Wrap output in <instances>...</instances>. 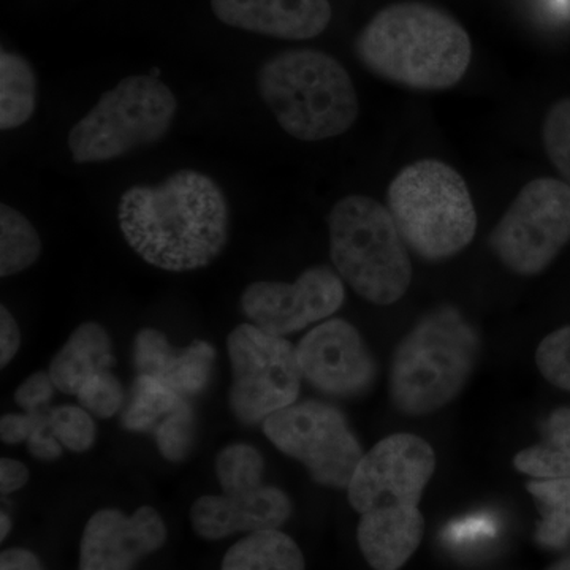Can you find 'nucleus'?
I'll return each mask as SVG.
<instances>
[{"mask_svg":"<svg viewBox=\"0 0 570 570\" xmlns=\"http://www.w3.org/2000/svg\"><path fill=\"white\" fill-rule=\"evenodd\" d=\"M174 351L160 330L142 328L134 340V365L142 376L159 377Z\"/></svg>","mask_w":570,"mask_h":570,"instance_id":"32","label":"nucleus"},{"mask_svg":"<svg viewBox=\"0 0 570 570\" xmlns=\"http://www.w3.org/2000/svg\"><path fill=\"white\" fill-rule=\"evenodd\" d=\"M111 365L112 344L107 328L86 322L71 333L66 346L51 360L48 373L59 392L77 395L86 381L110 371Z\"/></svg>","mask_w":570,"mask_h":570,"instance_id":"18","label":"nucleus"},{"mask_svg":"<svg viewBox=\"0 0 570 570\" xmlns=\"http://www.w3.org/2000/svg\"><path fill=\"white\" fill-rule=\"evenodd\" d=\"M29 468L21 461L2 459L0 461V491L11 494L28 483Z\"/></svg>","mask_w":570,"mask_h":570,"instance_id":"38","label":"nucleus"},{"mask_svg":"<svg viewBox=\"0 0 570 570\" xmlns=\"http://www.w3.org/2000/svg\"><path fill=\"white\" fill-rule=\"evenodd\" d=\"M387 208L409 249L438 262L466 249L478 213L463 176L436 159L407 165L390 184Z\"/></svg>","mask_w":570,"mask_h":570,"instance_id":"5","label":"nucleus"},{"mask_svg":"<svg viewBox=\"0 0 570 570\" xmlns=\"http://www.w3.org/2000/svg\"><path fill=\"white\" fill-rule=\"evenodd\" d=\"M569 242L570 186L554 178L528 183L490 235L499 261L520 276L549 268Z\"/></svg>","mask_w":570,"mask_h":570,"instance_id":"9","label":"nucleus"},{"mask_svg":"<svg viewBox=\"0 0 570 570\" xmlns=\"http://www.w3.org/2000/svg\"><path fill=\"white\" fill-rule=\"evenodd\" d=\"M436 469L425 439L409 433L382 439L360 461L348 483V502L363 515L371 510L419 505Z\"/></svg>","mask_w":570,"mask_h":570,"instance_id":"11","label":"nucleus"},{"mask_svg":"<svg viewBox=\"0 0 570 570\" xmlns=\"http://www.w3.org/2000/svg\"><path fill=\"white\" fill-rule=\"evenodd\" d=\"M41 250L40 236L28 217L11 206H0V276L24 272L39 261Z\"/></svg>","mask_w":570,"mask_h":570,"instance_id":"23","label":"nucleus"},{"mask_svg":"<svg viewBox=\"0 0 570 570\" xmlns=\"http://www.w3.org/2000/svg\"><path fill=\"white\" fill-rule=\"evenodd\" d=\"M227 352L234 374L228 400L239 422L254 425L296 403L303 374L285 337L243 324L228 335Z\"/></svg>","mask_w":570,"mask_h":570,"instance_id":"8","label":"nucleus"},{"mask_svg":"<svg viewBox=\"0 0 570 570\" xmlns=\"http://www.w3.org/2000/svg\"><path fill=\"white\" fill-rule=\"evenodd\" d=\"M513 466L532 479L570 478V407L551 412L542 442L517 453Z\"/></svg>","mask_w":570,"mask_h":570,"instance_id":"19","label":"nucleus"},{"mask_svg":"<svg viewBox=\"0 0 570 570\" xmlns=\"http://www.w3.org/2000/svg\"><path fill=\"white\" fill-rule=\"evenodd\" d=\"M174 91L151 75L124 78L69 134L75 164L118 159L141 146L163 140L175 121Z\"/></svg>","mask_w":570,"mask_h":570,"instance_id":"7","label":"nucleus"},{"mask_svg":"<svg viewBox=\"0 0 570 570\" xmlns=\"http://www.w3.org/2000/svg\"><path fill=\"white\" fill-rule=\"evenodd\" d=\"M0 523H2V531H0V539L6 540L7 535H9V532L11 530V520H10V517L7 515L6 512H2V515H0Z\"/></svg>","mask_w":570,"mask_h":570,"instance_id":"40","label":"nucleus"},{"mask_svg":"<svg viewBox=\"0 0 570 570\" xmlns=\"http://www.w3.org/2000/svg\"><path fill=\"white\" fill-rule=\"evenodd\" d=\"M124 238L146 264L171 273L213 264L230 230L219 184L197 170H179L157 186H134L118 208Z\"/></svg>","mask_w":570,"mask_h":570,"instance_id":"1","label":"nucleus"},{"mask_svg":"<svg viewBox=\"0 0 570 570\" xmlns=\"http://www.w3.org/2000/svg\"><path fill=\"white\" fill-rule=\"evenodd\" d=\"M167 527L151 505L134 515L102 509L94 513L82 531L80 570H134L137 562L163 549Z\"/></svg>","mask_w":570,"mask_h":570,"instance_id":"14","label":"nucleus"},{"mask_svg":"<svg viewBox=\"0 0 570 570\" xmlns=\"http://www.w3.org/2000/svg\"><path fill=\"white\" fill-rule=\"evenodd\" d=\"M220 570H305V558L284 532H254L225 553Z\"/></svg>","mask_w":570,"mask_h":570,"instance_id":"20","label":"nucleus"},{"mask_svg":"<svg viewBox=\"0 0 570 570\" xmlns=\"http://www.w3.org/2000/svg\"><path fill=\"white\" fill-rule=\"evenodd\" d=\"M48 417L41 420L40 425L33 430L31 438L28 439L29 452L37 460L52 461L62 455V444L59 439L48 434Z\"/></svg>","mask_w":570,"mask_h":570,"instance_id":"37","label":"nucleus"},{"mask_svg":"<svg viewBox=\"0 0 570 570\" xmlns=\"http://www.w3.org/2000/svg\"><path fill=\"white\" fill-rule=\"evenodd\" d=\"M535 363L550 384L570 392V325L543 337L535 352Z\"/></svg>","mask_w":570,"mask_h":570,"instance_id":"30","label":"nucleus"},{"mask_svg":"<svg viewBox=\"0 0 570 570\" xmlns=\"http://www.w3.org/2000/svg\"><path fill=\"white\" fill-rule=\"evenodd\" d=\"M257 88L277 124L302 141L340 137L358 118L351 75L324 51L302 48L273 56L258 70Z\"/></svg>","mask_w":570,"mask_h":570,"instance_id":"3","label":"nucleus"},{"mask_svg":"<svg viewBox=\"0 0 570 570\" xmlns=\"http://www.w3.org/2000/svg\"><path fill=\"white\" fill-rule=\"evenodd\" d=\"M479 336L452 306L420 318L397 346L390 396L403 414H433L464 389L479 358Z\"/></svg>","mask_w":570,"mask_h":570,"instance_id":"4","label":"nucleus"},{"mask_svg":"<svg viewBox=\"0 0 570 570\" xmlns=\"http://www.w3.org/2000/svg\"><path fill=\"white\" fill-rule=\"evenodd\" d=\"M542 140L551 164L570 186V97L558 100L547 112Z\"/></svg>","mask_w":570,"mask_h":570,"instance_id":"28","label":"nucleus"},{"mask_svg":"<svg viewBox=\"0 0 570 570\" xmlns=\"http://www.w3.org/2000/svg\"><path fill=\"white\" fill-rule=\"evenodd\" d=\"M425 520L417 505L363 513L356 530L360 550L374 570H400L419 549Z\"/></svg>","mask_w":570,"mask_h":570,"instance_id":"17","label":"nucleus"},{"mask_svg":"<svg viewBox=\"0 0 570 570\" xmlns=\"http://www.w3.org/2000/svg\"><path fill=\"white\" fill-rule=\"evenodd\" d=\"M264 456L249 444H232L217 455L216 474L224 493H247L264 487Z\"/></svg>","mask_w":570,"mask_h":570,"instance_id":"26","label":"nucleus"},{"mask_svg":"<svg viewBox=\"0 0 570 570\" xmlns=\"http://www.w3.org/2000/svg\"><path fill=\"white\" fill-rule=\"evenodd\" d=\"M262 426L276 449L298 460L314 482L330 489H347L365 456L346 417L321 401L291 404L266 417Z\"/></svg>","mask_w":570,"mask_h":570,"instance_id":"10","label":"nucleus"},{"mask_svg":"<svg viewBox=\"0 0 570 570\" xmlns=\"http://www.w3.org/2000/svg\"><path fill=\"white\" fill-rule=\"evenodd\" d=\"M197 436L194 409L183 400L156 428L157 449L164 459L179 463L189 456Z\"/></svg>","mask_w":570,"mask_h":570,"instance_id":"27","label":"nucleus"},{"mask_svg":"<svg viewBox=\"0 0 570 570\" xmlns=\"http://www.w3.org/2000/svg\"><path fill=\"white\" fill-rule=\"evenodd\" d=\"M336 272L374 305H393L412 283L407 246L389 208L365 195L341 198L328 214Z\"/></svg>","mask_w":570,"mask_h":570,"instance_id":"6","label":"nucleus"},{"mask_svg":"<svg viewBox=\"0 0 570 570\" xmlns=\"http://www.w3.org/2000/svg\"><path fill=\"white\" fill-rule=\"evenodd\" d=\"M296 355L303 379L328 396H362L376 381L373 356L358 330L343 318H330L311 330Z\"/></svg>","mask_w":570,"mask_h":570,"instance_id":"13","label":"nucleus"},{"mask_svg":"<svg viewBox=\"0 0 570 570\" xmlns=\"http://www.w3.org/2000/svg\"><path fill=\"white\" fill-rule=\"evenodd\" d=\"M48 426L63 448L73 450V452H86L96 442V423L85 407L52 409L50 417H48Z\"/></svg>","mask_w":570,"mask_h":570,"instance_id":"29","label":"nucleus"},{"mask_svg":"<svg viewBox=\"0 0 570 570\" xmlns=\"http://www.w3.org/2000/svg\"><path fill=\"white\" fill-rule=\"evenodd\" d=\"M527 489L540 513L535 539L546 549H562L570 540V478L534 479Z\"/></svg>","mask_w":570,"mask_h":570,"instance_id":"22","label":"nucleus"},{"mask_svg":"<svg viewBox=\"0 0 570 570\" xmlns=\"http://www.w3.org/2000/svg\"><path fill=\"white\" fill-rule=\"evenodd\" d=\"M183 400L186 397L178 395L159 379L138 374L132 396L122 412V426L137 433L151 430L164 415L178 407Z\"/></svg>","mask_w":570,"mask_h":570,"instance_id":"25","label":"nucleus"},{"mask_svg":"<svg viewBox=\"0 0 570 570\" xmlns=\"http://www.w3.org/2000/svg\"><path fill=\"white\" fill-rule=\"evenodd\" d=\"M21 346L20 326L6 306L0 307V366H7Z\"/></svg>","mask_w":570,"mask_h":570,"instance_id":"36","label":"nucleus"},{"mask_svg":"<svg viewBox=\"0 0 570 570\" xmlns=\"http://www.w3.org/2000/svg\"><path fill=\"white\" fill-rule=\"evenodd\" d=\"M77 396L89 414L100 419H110L118 414L124 401L121 382L110 371H104L86 381Z\"/></svg>","mask_w":570,"mask_h":570,"instance_id":"31","label":"nucleus"},{"mask_svg":"<svg viewBox=\"0 0 570 570\" xmlns=\"http://www.w3.org/2000/svg\"><path fill=\"white\" fill-rule=\"evenodd\" d=\"M55 389L56 385L50 373L39 371V373H33L31 377L22 382L17 393H14V401L26 412H37L51 400Z\"/></svg>","mask_w":570,"mask_h":570,"instance_id":"33","label":"nucleus"},{"mask_svg":"<svg viewBox=\"0 0 570 570\" xmlns=\"http://www.w3.org/2000/svg\"><path fill=\"white\" fill-rule=\"evenodd\" d=\"M355 52L367 70L384 80L441 91L463 80L472 41L448 11L404 0L374 14L356 37Z\"/></svg>","mask_w":570,"mask_h":570,"instance_id":"2","label":"nucleus"},{"mask_svg":"<svg viewBox=\"0 0 570 570\" xmlns=\"http://www.w3.org/2000/svg\"><path fill=\"white\" fill-rule=\"evenodd\" d=\"M41 415L39 411L28 412V414H7L0 420V438L6 444H20L28 441L40 425Z\"/></svg>","mask_w":570,"mask_h":570,"instance_id":"34","label":"nucleus"},{"mask_svg":"<svg viewBox=\"0 0 570 570\" xmlns=\"http://www.w3.org/2000/svg\"><path fill=\"white\" fill-rule=\"evenodd\" d=\"M292 502L276 487L239 494H206L190 509L194 531L206 540H220L238 532L275 531L288 520Z\"/></svg>","mask_w":570,"mask_h":570,"instance_id":"15","label":"nucleus"},{"mask_svg":"<svg viewBox=\"0 0 570 570\" xmlns=\"http://www.w3.org/2000/svg\"><path fill=\"white\" fill-rule=\"evenodd\" d=\"M0 570H43V566L32 551L10 549L0 557Z\"/></svg>","mask_w":570,"mask_h":570,"instance_id":"39","label":"nucleus"},{"mask_svg":"<svg viewBox=\"0 0 570 570\" xmlns=\"http://www.w3.org/2000/svg\"><path fill=\"white\" fill-rule=\"evenodd\" d=\"M549 570H570V557L558 561L557 564L551 566Z\"/></svg>","mask_w":570,"mask_h":570,"instance_id":"41","label":"nucleus"},{"mask_svg":"<svg viewBox=\"0 0 570 570\" xmlns=\"http://www.w3.org/2000/svg\"><path fill=\"white\" fill-rule=\"evenodd\" d=\"M343 281L326 266L306 269L294 284L257 281L242 295L245 316L269 335L285 336L325 321L343 306Z\"/></svg>","mask_w":570,"mask_h":570,"instance_id":"12","label":"nucleus"},{"mask_svg":"<svg viewBox=\"0 0 570 570\" xmlns=\"http://www.w3.org/2000/svg\"><path fill=\"white\" fill-rule=\"evenodd\" d=\"M217 20L230 28L283 40H309L332 21L330 0H212Z\"/></svg>","mask_w":570,"mask_h":570,"instance_id":"16","label":"nucleus"},{"mask_svg":"<svg viewBox=\"0 0 570 570\" xmlns=\"http://www.w3.org/2000/svg\"><path fill=\"white\" fill-rule=\"evenodd\" d=\"M216 351L206 341H194L183 351H174L159 381L183 397L200 395L212 381Z\"/></svg>","mask_w":570,"mask_h":570,"instance_id":"24","label":"nucleus"},{"mask_svg":"<svg viewBox=\"0 0 570 570\" xmlns=\"http://www.w3.org/2000/svg\"><path fill=\"white\" fill-rule=\"evenodd\" d=\"M493 531V521H491L490 517L474 515L450 524L445 535H448L452 543H468L475 542V540L482 538H489Z\"/></svg>","mask_w":570,"mask_h":570,"instance_id":"35","label":"nucleus"},{"mask_svg":"<svg viewBox=\"0 0 570 570\" xmlns=\"http://www.w3.org/2000/svg\"><path fill=\"white\" fill-rule=\"evenodd\" d=\"M37 105V78L31 63L17 52L0 55V129L24 126Z\"/></svg>","mask_w":570,"mask_h":570,"instance_id":"21","label":"nucleus"}]
</instances>
